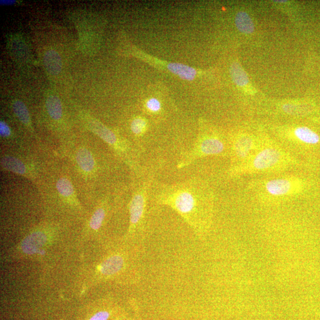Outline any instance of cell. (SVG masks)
<instances>
[{"instance_id": "cell-22", "label": "cell", "mask_w": 320, "mask_h": 320, "mask_svg": "<svg viewBox=\"0 0 320 320\" xmlns=\"http://www.w3.org/2000/svg\"><path fill=\"white\" fill-rule=\"evenodd\" d=\"M145 107L151 113H158L162 109V104L158 99L151 98L145 103Z\"/></svg>"}, {"instance_id": "cell-24", "label": "cell", "mask_w": 320, "mask_h": 320, "mask_svg": "<svg viewBox=\"0 0 320 320\" xmlns=\"http://www.w3.org/2000/svg\"><path fill=\"white\" fill-rule=\"evenodd\" d=\"M274 2H279V3H281L287 2V1H285V0H284V1H274Z\"/></svg>"}, {"instance_id": "cell-10", "label": "cell", "mask_w": 320, "mask_h": 320, "mask_svg": "<svg viewBox=\"0 0 320 320\" xmlns=\"http://www.w3.org/2000/svg\"><path fill=\"white\" fill-rule=\"evenodd\" d=\"M124 257L119 254H114L110 256L101 263L99 273L104 277H110L121 272L125 267Z\"/></svg>"}, {"instance_id": "cell-4", "label": "cell", "mask_w": 320, "mask_h": 320, "mask_svg": "<svg viewBox=\"0 0 320 320\" xmlns=\"http://www.w3.org/2000/svg\"><path fill=\"white\" fill-rule=\"evenodd\" d=\"M46 149L34 147L19 150L3 149L1 154V168L3 171L25 177L37 186L49 168L56 158H48Z\"/></svg>"}, {"instance_id": "cell-5", "label": "cell", "mask_w": 320, "mask_h": 320, "mask_svg": "<svg viewBox=\"0 0 320 320\" xmlns=\"http://www.w3.org/2000/svg\"><path fill=\"white\" fill-rule=\"evenodd\" d=\"M87 128L105 142L117 160L127 167L135 176L141 174L140 151L127 139L119 136L110 129L90 114H80Z\"/></svg>"}, {"instance_id": "cell-17", "label": "cell", "mask_w": 320, "mask_h": 320, "mask_svg": "<svg viewBox=\"0 0 320 320\" xmlns=\"http://www.w3.org/2000/svg\"><path fill=\"white\" fill-rule=\"evenodd\" d=\"M235 23L236 28L243 33L251 34L255 31V25L251 17L245 12L236 14Z\"/></svg>"}, {"instance_id": "cell-21", "label": "cell", "mask_w": 320, "mask_h": 320, "mask_svg": "<svg viewBox=\"0 0 320 320\" xmlns=\"http://www.w3.org/2000/svg\"><path fill=\"white\" fill-rule=\"evenodd\" d=\"M147 121L144 118L137 117L131 122V131L135 137L140 138L147 131Z\"/></svg>"}, {"instance_id": "cell-2", "label": "cell", "mask_w": 320, "mask_h": 320, "mask_svg": "<svg viewBox=\"0 0 320 320\" xmlns=\"http://www.w3.org/2000/svg\"><path fill=\"white\" fill-rule=\"evenodd\" d=\"M37 187L47 204L71 211H83L78 190L68 166L60 156L52 163Z\"/></svg>"}, {"instance_id": "cell-13", "label": "cell", "mask_w": 320, "mask_h": 320, "mask_svg": "<svg viewBox=\"0 0 320 320\" xmlns=\"http://www.w3.org/2000/svg\"><path fill=\"white\" fill-rule=\"evenodd\" d=\"M13 110L20 123L28 129L31 133L34 134L30 113L26 104L22 101L16 100L13 104Z\"/></svg>"}, {"instance_id": "cell-18", "label": "cell", "mask_w": 320, "mask_h": 320, "mask_svg": "<svg viewBox=\"0 0 320 320\" xmlns=\"http://www.w3.org/2000/svg\"><path fill=\"white\" fill-rule=\"evenodd\" d=\"M294 133L299 140L306 144H316L320 140L319 135L307 127H298L295 130Z\"/></svg>"}, {"instance_id": "cell-14", "label": "cell", "mask_w": 320, "mask_h": 320, "mask_svg": "<svg viewBox=\"0 0 320 320\" xmlns=\"http://www.w3.org/2000/svg\"><path fill=\"white\" fill-rule=\"evenodd\" d=\"M45 107L49 116L53 121H60L63 116V110L61 100L57 96H48Z\"/></svg>"}, {"instance_id": "cell-15", "label": "cell", "mask_w": 320, "mask_h": 320, "mask_svg": "<svg viewBox=\"0 0 320 320\" xmlns=\"http://www.w3.org/2000/svg\"><path fill=\"white\" fill-rule=\"evenodd\" d=\"M168 68L174 74L179 76L181 79L187 81H192L196 75L195 69L184 64L170 63L168 65Z\"/></svg>"}, {"instance_id": "cell-16", "label": "cell", "mask_w": 320, "mask_h": 320, "mask_svg": "<svg viewBox=\"0 0 320 320\" xmlns=\"http://www.w3.org/2000/svg\"><path fill=\"white\" fill-rule=\"evenodd\" d=\"M266 188L267 192L272 195H284L291 190V184L285 179L273 180L266 184Z\"/></svg>"}, {"instance_id": "cell-23", "label": "cell", "mask_w": 320, "mask_h": 320, "mask_svg": "<svg viewBox=\"0 0 320 320\" xmlns=\"http://www.w3.org/2000/svg\"><path fill=\"white\" fill-rule=\"evenodd\" d=\"M110 316V313L107 311H102L96 313L89 320H107Z\"/></svg>"}, {"instance_id": "cell-19", "label": "cell", "mask_w": 320, "mask_h": 320, "mask_svg": "<svg viewBox=\"0 0 320 320\" xmlns=\"http://www.w3.org/2000/svg\"><path fill=\"white\" fill-rule=\"evenodd\" d=\"M230 73L233 82L236 85L243 87L248 84L249 82L248 76L238 62H234L231 65Z\"/></svg>"}, {"instance_id": "cell-7", "label": "cell", "mask_w": 320, "mask_h": 320, "mask_svg": "<svg viewBox=\"0 0 320 320\" xmlns=\"http://www.w3.org/2000/svg\"><path fill=\"white\" fill-rule=\"evenodd\" d=\"M224 149V144L220 139L215 137L201 138L193 146L192 150L184 155L178 163L177 168H185L204 156L221 154Z\"/></svg>"}, {"instance_id": "cell-11", "label": "cell", "mask_w": 320, "mask_h": 320, "mask_svg": "<svg viewBox=\"0 0 320 320\" xmlns=\"http://www.w3.org/2000/svg\"><path fill=\"white\" fill-rule=\"evenodd\" d=\"M281 154L274 148L263 149L254 159L253 166L256 169H266L271 168L279 161Z\"/></svg>"}, {"instance_id": "cell-3", "label": "cell", "mask_w": 320, "mask_h": 320, "mask_svg": "<svg viewBox=\"0 0 320 320\" xmlns=\"http://www.w3.org/2000/svg\"><path fill=\"white\" fill-rule=\"evenodd\" d=\"M201 189L193 182L165 186L156 193L160 204L168 205L198 232L205 225V208Z\"/></svg>"}, {"instance_id": "cell-9", "label": "cell", "mask_w": 320, "mask_h": 320, "mask_svg": "<svg viewBox=\"0 0 320 320\" xmlns=\"http://www.w3.org/2000/svg\"><path fill=\"white\" fill-rule=\"evenodd\" d=\"M116 192V191L107 193L98 201L97 207L87 224V231L97 232L102 227L110 211L111 196Z\"/></svg>"}, {"instance_id": "cell-6", "label": "cell", "mask_w": 320, "mask_h": 320, "mask_svg": "<svg viewBox=\"0 0 320 320\" xmlns=\"http://www.w3.org/2000/svg\"><path fill=\"white\" fill-rule=\"evenodd\" d=\"M152 179H148L144 181L142 183L135 189L132 193L129 211H130V229L129 233L134 232L136 229L141 227L145 214L147 206L148 192L150 187Z\"/></svg>"}, {"instance_id": "cell-8", "label": "cell", "mask_w": 320, "mask_h": 320, "mask_svg": "<svg viewBox=\"0 0 320 320\" xmlns=\"http://www.w3.org/2000/svg\"><path fill=\"white\" fill-rule=\"evenodd\" d=\"M52 232L48 227L37 228L30 232L20 243V249L26 255L39 252L50 242Z\"/></svg>"}, {"instance_id": "cell-1", "label": "cell", "mask_w": 320, "mask_h": 320, "mask_svg": "<svg viewBox=\"0 0 320 320\" xmlns=\"http://www.w3.org/2000/svg\"><path fill=\"white\" fill-rule=\"evenodd\" d=\"M60 157L67 163L79 195L88 200L103 197L100 189L109 166L97 145L74 138Z\"/></svg>"}, {"instance_id": "cell-20", "label": "cell", "mask_w": 320, "mask_h": 320, "mask_svg": "<svg viewBox=\"0 0 320 320\" xmlns=\"http://www.w3.org/2000/svg\"><path fill=\"white\" fill-rule=\"evenodd\" d=\"M253 141L248 136L242 137L236 141L234 146L236 154L240 158H245L251 150Z\"/></svg>"}, {"instance_id": "cell-12", "label": "cell", "mask_w": 320, "mask_h": 320, "mask_svg": "<svg viewBox=\"0 0 320 320\" xmlns=\"http://www.w3.org/2000/svg\"><path fill=\"white\" fill-rule=\"evenodd\" d=\"M47 71L52 75H57L61 71L62 61L60 54L54 50L48 51L44 57Z\"/></svg>"}]
</instances>
